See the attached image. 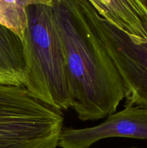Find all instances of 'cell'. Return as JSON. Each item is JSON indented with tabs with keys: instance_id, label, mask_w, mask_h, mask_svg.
<instances>
[{
	"instance_id": "7",
	"label": "cell",
	"mask_w": 147,
	"mask_h": 148,
	"mask_svg": "<svg viewBox=\"0 0 147 148\" xmlns=\"http://www.w3.org/2000/svg\"><path fill=\"white\" fill-rule=\"evenodd\" d=\"M25 62L22 39L0 24V84L24 86Z\"/></svg>"
},
{
	"instance_id": "9",
	"label": "cell",
	"mask_w": 147,
	"mask_h": 148,
	"mask_svg": "<svg viewBox=\"0 0 147 148\" xmlns=\"http://www.w3.org/2000/svg\"><path fill=\"white\" fill-rule=\"evenodd\" d=\"M132 148H135V147H132Z\"/></svg>"
},
{
	"instance_id": "8",
	"label": "cell",
	"mask_w": 147,
	"mask_h": 148,
	"mask_svg": "<svg viewBox=\"0 0 147 148\" xmlns=\"http://www.w3.org/2000/svg\"><path fill=\"white\" fill-rule=\"evenodd\" d=\"M143 1V4H144V7H146V9L147 10V0H142Z\"/></svg>"
},
{
	"instance_id": "2",
	"label": "cell",
	"mask_w": 147,
	"mask_h": 148,
	"mask_svg": "<svg viewBox=\"0 0 147 148\" xmlns=\"http://www.w3.org/2000/svg\"><path fill=\"white\" fill-rule=\"evenodd\" d=\"M53 5L33 4L26 9L24 87L37 99L61 111L71 108V98Z\"/></svg>"
},
{
	"instance_id": "1",
	"label": "cell",
	"mask_w": 147,
	"mask_h": 148,
	"mask_svg": "<svg viewBox=\"0 0 147 148\" xmlns=\"http://www.w3.org/2000/svg\"><path fill=\"white\" fill-rule=\"evenodd\" d=\"M53 9L63 45L71 108L82 121L108 117L116 111L126 91L84 0H55Z\"/></svg>"
},
{
	"instance_id": "5",
	"label": "cell",
	"mask_w": 147,
	"mask_h": 148,
	"mask_svg": "<svg viewBox=\"0 0 147 148\" xmlns=\"http://www.w3.org/2000/svg\"><path fill=\"white\" fill-rule=\"evenodd\" d=\"M110 137L147 140V108L126 103L123 109L108 116L95 127L63 129L58 146L89 148L99 140Z\"/></svg>"
},
{
	"instance_id": "4",
	"label": "cell",
	"mask_w": 147,
	"mask_h": 148,
	"mask_svg": "<svg viewBox=\"0 0 147 148\" xmlns=\"http://www.w3.org/2000/svg\"><path fill=\"white\" fill-rule=\"evenodd\" d=\"M84 4L122 78L126 103L147 108V39L132 40L101 17L88 0H84Z\"/></svg>"
},
{
	"instance_id": "6",
	"label": "cell",
	"mask_w": 147,
	"mask_h": 148,
	"mask_svg": "<svg viewBox=\"0 0 147 148\" xmlns=\"http://www.w3.org/2000/svg\"><path fill=\"white\" fill-rule=\"evenodd\" d=\"M99 15L131 40L147 39V10L142 0H88Z\"/></svg>"
},
{
	"instance_id": "3",
	"label": "cell",
	"mask_w": 147,
	"mask_h": 148,
	"mask_svg": "<svg viewBox=\"0 0 147 148\" xmlns=\"http://www.w3.org/2000/svg\"><path fill=\"white\" fill-rule=\"evenodd\" d=\"M63 121L24 86L0 84V148H56Z\"/></svg>"
}]
</instances>
